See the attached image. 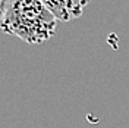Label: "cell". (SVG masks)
Returning a JSON list of instances; mask_svg holds the SVG:
<instances>
[{
	"label": "cell",
	"mask_w": 129,
	"mask_h": 128,
	"mask_svg": "<svg viewBox=\"0 0 129 128\" xmlns=\"http://www.w3.org/2000/svg\"><path fill=\"white\" fill-rule=\"evenodd\" d=\"M57 22L41 0H12L0 30L28 44H43L56 34Z\"/></svg>",
	"instance_id": "1"
},
{
	"label": "cell",
	"mask_w": 129,
	"mask_h": 128,
	"mask_svg": "<svg viewBox=\"0 0 129 128\" xmlns=\"http://www.w3.org/2000/svg\"><path fill=\"white\" fill-rule=\"evenodd\" d=\"M44 6L60 22H69L81 18L89 5V0H41Z\"/></svg>",
	"instance_id": "2"
},
{
	"label": "cell",
	"mask_w": 129,
	"mask_h": 128,
	"mask_svg": "<svg viewBox=\"0 0 129 128\" xmlns=\"http://www.w3.org/2000/svg\"><path fill=\"white\" fill-rule=\"evenodd\" d=\"M10 3H12V0H0V22L10 8Z\"/></svg>",
	"instance_id": "3"
}]
</instances>
